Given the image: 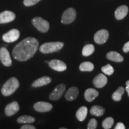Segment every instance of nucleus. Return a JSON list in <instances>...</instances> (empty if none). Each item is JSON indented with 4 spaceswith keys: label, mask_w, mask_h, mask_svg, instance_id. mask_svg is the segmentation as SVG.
Masks as SVG:
<instances>
[{
    "label": "nucleus",
    "mask_w": 129,
    "mask_h": 129,
    "mask_svg": "<svg viewBox=\"0 0 129 129\" xmlns=\"http://www.w3.org/2000/svg\"><path fill=\"white\" fill-rule=\"evenodd\" d=\"M38 40L34 37H27L14 47L12 55L16 60L25 62L29 60L36 53L38 47Z\"/></svg>",
    "instance_id": "obj_1"
},
{
    "label": "nucleus",
    "mask_w": 129,
    "mask_h": 129,
    "mask_svg": "<svg viewBox=\"0 0 129 129\" xmlns=\"http://www.w3.org/2000/svg\"><path fill=\"white\" fill-rule=\"evenodd\" d=\"M19 82L15 77H12L9 79L3 85L1 88V93L4 96L7 97L10 96L15 92L19 88Z\"/></svg>",
    "instance_id": "obj_2"
},
{
    "label": "nucleus",
    "mask_w": 129,
    "mask_h": 129,
    "mask_svg": "<svg viewBox=\"0 0 129 129\" xmlns=\"http://www.w3.org/2000/svg\"><path fill=\"white\" fill-rule=\"evenodd\" d=\"M62 42H49L42 44L40 47V51L43 54H49L60 50L63 47Z\"/></svg>",
    "instance_id": "obj_3"
},
{
    "label": "nucleus",
    "mask_w": 129,
    "mask_h": 129,
    "mask_svg": "<svg viewBox=\"0 0 129 129\" xmlns=\"http://www.w3.org/2000/svg\"><path fill=\"white\" fill-rule=\"evenodd\" d=\"M32 23L38 31L41 32H46L49 29V23L40 17H34L32 20Z\"/></svg>",
    "instance_id": "obj_4"
},
{
    "label": "nucleus",
    "mask_w": 129,
    "mask_h": 129,
    "mask_svg": "<svg viewBox=\"0 0 129 129\" xmlns=\"http://www.w3.org/2000/svg\"><path fill=\"white\" fill-rule=\"evenodd\" d=\"M77 13L74 8H68L63 13L62 17V23L64 25H68L72 23L75 20Z\"/></svg>",
    "instance_id": "obj_5"
},
{
    "label": "nucleus",
    "mask_w": 129,
    "mask_h": 129,
    "mask_svg": "<svg viewBox=\"0 0 129 129\" xmlns=\"http://www.w3.org/2000/svg\"><path fill=\"white\" fill-rule=\"evenodd\" d=\"M20 37V32L16 29L10 30L3 35V40L6 43H13L17 41Z\"/></svg>",
    "instance_id": "obj_6"
},
{
    "label": "nucleus",
    "mask_w": 129,
    "mask_h": 129,
    "mask_svg": "<svg viewBox=\"0 0 129 129\" xmlns=\"http://www.w3.org/2000/svg\"><path fill=\"white\" fill-rule=\"evenodd\" d=\"M66 86L64 84H60L56 87L54 90L49 95V99L51 101H57L60 99L65 91Z\"/></svg>",
    "instance_id": "obj_7"
},
{
    "label": "nucleus",
    "mask_w": 129,
    "mask_h": 129,
    "mask_svg": "<svg viewBox=\"0 0 129 129\" xmlns=\"http://www.w3.org/2000/svg\"><path fill=\"white\" fill-rule=\"evenodd\" d=\"M109 38V32L107 30L101 29L98 30L94 34V40L98 44H103L105 43Z\"/></svg>",
    "instance_id": "obj_8"
},
{
    "label": "nucleus",
    "mask_w": 129,
    "mask_h": 129,
    "mask_svg": "<svg viewBox=\"0 0 129 129\" xmlns=\"http://www.w3.org/2000/svg\"><path fill=\"white\" fill-rule=\"evenodd\" d=\"M0 60L3 65L6 67H10L12 64L10 55L9 51L6 47L0 48Z\"/></svg>",
    "instance_id": "obj_9"
},
{
    "label": "nucleus",
    "mask_w": 129,
    "mask_h": 129,
    "mask_svg": "<svg viewBox=\"0 0 129 129\" xmlns=\"http://www.w3.org/2000/svg\"><path fill=\"white\" fill-rule=\"evenodd\" d=\"M52 108V105L46 102H38L34 105V109L39 112H49Z\"/></svg>",
    "instance_id": "obj_10"
},
{
    "label": "nucleus",
    "mask_w": 129,
    "mask_h": 129,
    "mask_svg": "<svg viewBox=\"0 0 129 129\" xmlns=\"http://www.w3.org/2000/svg\"><path fill=\"white\" fill-rule=\"evenodd\" d=\"M48 65L53 70L57 71L59 72H62L65 71L67 68V65L63 62L60 60L54 59L48 62Z\"/></svg>",
    "instance_id": "obj_11"
},
{
    "label": "nucleus",
    "mask_w": 129,
    "mask_h": 129,
    "mask_svg": "<svg viewBox=\"0 0 129 129\" xmlns=\"http://www.w3.org/2000/svg\"><path fill=\"white\" fill-rule=\"evenodd\" d=\"M16 18V15L11 11H4L0 13V24L7 23L13 22Z\"/></svg>",
    "instance_id": "obj_12"
},
{
    "label": "nucleus",
    "mask_w": 129,
    "mask_h": 129,
    "mask_svg": "<svg viewBox=\"0 0 129 129\" xmlns=\"http://www.w3.org/2000/svg\"><path fill=\"white\" fill-rule=\"evenodd\" d=\"M108 82V79L104 74H99L94 77L93 80V85L95 87L101 88L105 87Z\"/></svg>",
    "instance_id": "obj_13"
},
{
    "label": "nucleus",
    "mask_w": 129,
    "mask_h": 129,
    "mask_svg": "<svg viewBox=\"0 0 129 129\" xmlns=\"http://www.w3.org/2000/svg\"><path fill=\"white\" fill-rule=\"evenodd\" d=\"M19 105L17 102L14 101L8 104L5 108V114L7 117H11L14 115L19 111Z\"/></svg>",
    "instance_id": "obj_14"
},
{
    "label": "nucleus",
    "mask_w": 129,
    "mask_h": 129,
    "mask_svg": "<svg viewBox=\"0 0 129 129\" xmlns=\"http://www.w3.org/2000/svg\"><path fill=\"white\" fill-rule=\"evenodd\" d=\"M128 12V8L125 5L119 6L115 11V17L116 19L120 20L124 19Z\"/></svg>",
    "instance_id": "obj_15"
},
{
    "label": "nucleus",
    "mask_w": 129,
    "mask_h": 129,
    "mask_svg": "<svg viewBox=\"0 0 129 129\" xmlns=\"http://www.w3.org/2000/svg\"><path fill=\"white\" fill-rule=\"evenodd\" d=\"M51 81V78L50 77L48 76H44L42 77L41 78L37 79L33 82L32 83V87H33L37 88V87H40L44 86V85H48L50 84Z\"/></svg>",
    "instance_id": "obj_16"
},
{
    "label": "nucleus",
    "mask_w": 129,
    "mask_h": 129,
    "mask_svg": "<svg viewBox=\"0 0 129 129\" xmlns=\"http://www.w3.org/2000/svg\"><path fill=\"white\" fill-rule=\"evenodd\" d=\"M79 94L78 88L76 87L69 88L65 94V99L68 101H72L77 99Z\"/></svg>",
    "instance_id": "obj_17"
},
{
    "label": "nucleus",
    "mask_w": 129,
    "mask_h": 129,
    "mask_svg": "<svg viewBox=\"0 0 129 129\" xmlns=\"http://www.w3.org/2000/svg\"><path fill=\"white\" fill-rule=\"evenodd\" d=\"M99 95V92L94 88H90L85 90L84 93V98L87 102H91L96 99Z\"/></svg>",
    "instance_id": "obj_18"
},
{
    "label": "nucleus",
    "mask_w": 129,
    "mask_h": 129,
    "mask_svg": "<svg viewBox=\"0 0 129 129\" xmlns=\"http://www.w3.org/2000/svg\"><path fill=\"white\" fill-rule=\"evenodd\" d=\"M106 58L109 60L117 63L122 62L124 60V58L122 56L116 51H110L106 54Z\"/></svg>",
    "instance_id": "obj_19"
},
{
    "label": "nucleus",
    "mask_w": 129,
    "mask_h": 129,
    "mask_svg": "<svg viewBox=\"0 0 129 129\" xmlns=\"http://www.w3.org/2000/svg\"><path fill=\"white\" fill-rule=\"evenodd\" d=\"M88 109L86 106H81L77 110L76 112V117L77 120L82 122L85 120V118L87 115Z\"/></svg>",
    "instance_id": "obj_20"
},
{
    "label": "nucleus",
    "mask_w": 129,
    "mask_h": 129,
    "mask_svg": "<svg viewBox=\"0 0 129 129\" xmlns=\"http://www.w3.org/2000/svg\"><path fill=\"white\" fill-rule=\"evenodd\" d=\"M105 113V109L102 106L99 105H94L90 109V114L96 117H101Z\"/></svg>",
    "instance_id": "obj_21"
},
{
    "label": "nucleus",
    "mask_w": 129,
    "mask_h": 129,
    "mask_svg": "<svg viewBox=\"0 0 129 129\" xmlns=\"http://www.w3.org/2000/svg\"><path fill=\"white\" fill-rule=\"evenodd\" d=\"M124 93V88L123 87H120L112 95V98L116 102L120 101Z\"/></svg>",
    "instance_id": "obj_22"
},
{
    "label": "nucleus",
    "mask_w": 129,
    "mask_h": 129,
    "mask_svg": "<svg viewBox=\"0 0 129 129\" xmlns=\"http://www.w3.org/2000/svg\"><path fill=\"white\" fill-rule=\"evenodd\" d=\"M79 68H80L81 71L90 72L92 71L93 69H94V66L91 62H84L80 64Z\"/></svg>",
    "instance_id": "obj_23"
},
{
    "label": "nucleus",
    "mask_w": 129,
    "mask_h": 129,
    "mask_svg": "<svg viewBox=\"0 0 129 129\" xmlns=\"http://www.w3.org/2000/svg\"><path fill=\"white\" fill-rule=\"evenodd\" d=\"M35 118L29 115H22L17 118V121L19 124H30L35 121Z\"/></svg>",
    "instance_id": "obj_24"
},
{
    "label": "nucleus",
    "mask_w": 129,
    "mask_h": 129,
    "mask_svg": "<svg viewBox=\"0 0 129 129\" xmlns=\"http://www.w3.org/2000/svg\"><path fill=\"white\" fill-rule=\"evenodd\" d=\"M95 50L94 46L93 44H87L84 47L82 54L84 56H89L92 54Z\"/></svg>",
    "instance_id": "obj_25"
},
{
    "label": "nucleus",
    "mask_w": 129,
    "mask_h": 129,
    "mask_svg": "<svg viewBox=\"0 0 129 129\" xmlns=\"http://www.w3.org/2000/svg\"><path fill=\"white\" fill-rule=\"evenodd\" d=\"M114 120L112 117H107L102 122V127L105 129H109L111 128L112 125H114Z\"/></svg>",
    "instance_id": "obj_26"
},
{
    "label": "nucleus",
    "mask_w": 129,
    "mask_h": 129,
    "mask_svg": "<svg viewBox=\"0 0 129 129\" xmlns=\"http://www.w3.org/2000/svg\"><path fill=\"white\" fill-rule=\"evenodd\" d=\"M102 71L107 75H111L114 72V69L111 64H108L102 67Z\"/></svg>",
    "instance_id": "obj_27"
},
{
    "label": "nucleus",
    "mask_w": 129,
    "mask_h": 129,
    "mask_svg": "<svg viewBox=\"0 0 129 129\" xmlns=\"http://www.w3.org/2000/svg\"><path fill=\"white\" fill-rule=\"evenodd\" d=\"M97 125H98V122L97 120L94 118L91 119L88 122L87 125L88 129H96L97 128Z\"/></svg>",
    "instance_id": "obj_28"
},
{
    "label": "nucleus",
    "mask_w": 129,
    "mask_h": 129,
    "mask_svg": "<svg viewBox=\"0 0 129 129\" xmlns=\"http://www.w3.org/2000/svg\"><path fill=\"white\" fill-rule=\"evenodd\" d=\"M41 0H24L23 4L26 7H30V6L36 4L37 3H38Z\"/></svg>",
    "instance_id": "obj_29"
},
{
    "label": "nucleus",
    "mask_w": 129,
    "mask_h": 129,
    "mask_svg": "<svg viewBox=\"0 0 129 129\" xmlns=\"http://www.w3.org/2000/svg\"><path fill=\"white\" fill-rule=\"evenodd\" d=\"M122 50L124 53H128L129 52V41L125 43L124 45L123 48H122Z\"/></svg>",
    "instance_id": "obj_30"
},
{
    "label": "nucleus",
    "mask_w": 129,
    "mask_h": 129,
    "mask_svg": "<svg viewBox=\"0 0 129 129\" xmlns=\"http://www.w3.org/2000/svg\"><path fill=\"white\" fill-rule=\"evenodd\" d=\"M125 127L124 124L122 122H118L116 126L115 127V129H125Z\"/></svg>",
    "instance_id": "obj_31"
},
{
    "label": "nucleus",
    "mask_w": 129,
    "mask_h": 129,
    "mask_svg": "<svg viewBox=\"0 0 129 129\" xmlns=\"http://www.w3.org/2000/svg\"><path fill=\"white\" fill-rule=\"evenodd\" d=\"M21 129H35V127L32 125L26 124L20 127Z\"/></svg>",
    "instance_id": "obj_32"
},
{
    "label": "nucleus",
    "mask_w": 129,
    "mask_h": 129,
    "mask_svg": "<svg viewBox=\"0 0 129 129\" xmlns=\"http://www.w3.org/2000/svg\"><path fill=\"white\" fill-rule=\"evenodd\" d=\"M125 84H126V87H125V90H126L127 94H128V96H129V80L127 81L126 82V83H125Z\"/></svg>",
    "instance_id": "obj_33"
},
{
    "label": "nucleus",
    "mask_w": 129,
    "mask_h": 129,
    "mask_svg": "<svg viewBox=\"0 0 129 129\" xmlns=\"http://www.w3.org/2000/svg\"><path fill=\"white\" fill-rule=\"evenodd\" d=\"M46 63H48V62H48V61H46V62H45Z\"/></svg>",
    "instance_id": "obj_34"
}]
</instances>
